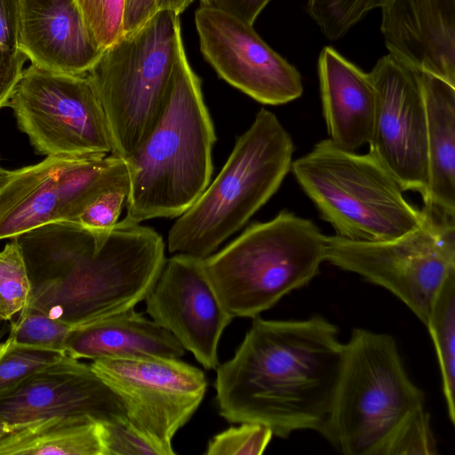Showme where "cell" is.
I'll use <instances>...</instances> for the list:
<instances>
[{"mask_svg":"<svg viewBox=\"0 0 455 455\" xmlns=\"http://www.w3.org/2000/svg\"><path fill=\"white\" fill-rule=\"evenodd\" d=\"M380 8L388 54L455 86V0H384Z\"/></svg>","mask_w":455,"mask_h":455,"instance_id":"e0dca14e","label":"cell"},{"mask_svg":"<svg viewBox=\"0 0 455 455\" xmlns=\"http://www.w3.org/2000/svg\"><path fill=\"white\" fill-rule=\"evenodd\" d=\"M104 455L100 422L90 417L55 416L0 435V455Z\"/></svg>","mask_w":455,"mask_h":455,"instance_id":"7402d4cb","label":"cell"},{"mask_svg":"<svg viewBox=\"0 0 455 455\" xmlns=\"http://www.w3.org/2000/svg\"><path fill=\"white\" fill-rule=\"evenodd\" d=\"M201 6L219 10L253 25L272 0H199Z\"/></svg>","mask_w":455,"mask_h":455,"instance_id":"836d02e7","label":"cell"},{"mask_svg":"<svg viewBox=\"0 0 455 455\" xmlns=\"http://www.w3.org/2000/svg\"><path fill=\"white\" fill-rule=\"evenodd\" d=\"M291 171L320 217L346 239L392 240L424 220L425 211L405 199L398 181L370 153L325 139L292 161Z\"/></svg>","mask_w":455,"mask_h":455,"instance_id":"52a82bcc","label":"cell"},{"mask_svg":"<svg viewBox=\"0 0 455 455\" xmlns=\"http://www.w3.org/2000/svg\"><path fill=\"white\" fill-rule=\"evenodd\" d=\"M30 282L21 251L12 239L0 251V317L12 321L28 304Z\"/></svg>","mask_w":455,"mask_h":455,"instance_id":"d4e9b609","label":"cell"},{"mask_svg":"<svg viewBox=\"0 0 455 455\" xmlns=\"http://www.w3.org/2000/svg\"><path fill=\"white\" fill-rule=\"evenodd\" d=\"M20 0H0V45L18 48Z\"/></svg>","mask_w":455,"mask_h":455,"instance_id":"e575fe53","label":"cell"},{"mask_svg":"<svg viewBox=\"0 0 455 455\" xmlns=\"http://www.w3.org/2000/svg\"><path fill=\"white\" fill-rule=\"evenodd\" d=\"M193 0H157L159 10H167L177 15L182 13Z\"/></svg>","mask_w":455,"mask_h":455,"instance_id":"8d00e7d4","label":"cell"},{"mask_svg":"<svg viewBox=\"0 0 455 455\" xmlns=\"http://www.w3.org/2000/svg\"><path fill=\"white\" fill-rule=\"evenodd\" d=\"M66 355L60 350L17 345L6 339L0 345V394L60 362Z\"/></svg>","mask_w":455,"mask_h":455,"instance_id":"cb8c5ba5","label":"cell"},{"mask_svg":"<svg viewBox=\"0 0 455 455\" xmlns=\"http://www.w3.org/2000/svg\"><path fill=\"white\" fill-rule=\"evenodd\" d=\"M323 261L325 235L310 220L283 210L204 258V267L225 310L253 319L307 285Z\"/></svg>","mask_w":455,"mask_h":455,"instance_id":"5b68a950","label":"cell"},{"mask_svg":"<svg viewBox=\"0 0 455 455\" xmlns=\"http://www.w3.org/2000/svg\"><path fill=\"white\" fill-rule=\"evenodd\" d=\"M104 455H163L148 438L136 430L128 419L100 423Z\"/></svg>","mask_w":455,"mask_h":455,"instance_id":"1f68e13d","label":"cell"},{"mask_svg":"<svg viewBox=\"0 0 455 455\" xmlns=\"http://www.w3.org/2000/svg\"><path fill=\"white\" fill-rule=\"evenodd\" d=\"M425 404L395 339L355 328L344 343L342 366L321 434L346 455H379L402 422Z\"/></svg>","mask_w":455,"mask_h":455,"instance_id":"8992f818","label":"cell"},{"mask_svg":"<svg viewBox=\"0 0 455 455\" xmlns=\"http://www.w3.org/2000/svg\"><path fill=\"white\" fill-rule=\"evenodd\" d=\"M215 435L208 442L207 455H259L269 444L273 433L260 423L242 422Z\"/></svg>","mask_w":455,"mask_h":455,"instance_id":"4dcf8cb0","label":"cell"},{"mask_svg":"<svg viewBox=\"0 0 455 455\" xmlns=\"http://www.w3.org/2000/svg\"><path fill=\"white\" fill-rule=\"evenodd\" d=\"M12 171H8L0 166V188L6 183L10 178Z\"/></svg>","mask_w":455,"mask_h":455,"instance_id":"f35d334b","label":"cell"},{"mask_svg":"<svg viewBox=\"0 0 455 455\" xmlns=\"http://www.w3.org/2000/svg\"><path fill=\"white\" fill-rule=\"evenodd\" d=\"M317 68L330 140L352 151L368 144L376 109V92L371 74L331 46L322 49Z\"/></svg>","mask_w":455,"mask_h":455,"instance_id":"d6986e66","label":"cell"},{"mask_svg":"<svg viewBox=\"0 0 455 455\" xmlns=\"http://www.w3.org/2000/svg\"><path fill=\"white\" fill-rule=\"evenodd\" d=\"M436 455L430 416L420 408L409 415L389 437L379 455Z\"/></svg>","mask_w":455,"mask_h":455,"instance_id":"f546056e","label":"cell"},{"mask_svg":"<svg viewBox=\"0 0 455 455\" xmlns=\"http://www.w3.org/2000/svg\"><path fill=\"white\" fill-rule=\"evenodd\" d=\"M55 416L90 417L100 423L127 419L119 397L91 365L68 355L0 394V435Z\"/></svg>","mask_w":455,"mask_h":455,"instance_id":"2e32d148","label":"cell"},{"mask_svg":"<svg viewBox=\"0 0 455 455\" xmlns=\"http://www.w3.org/2000/svg\"><path fill=\"white\" fill-rule=\"evenodd\" d=\"M427 113L428 167L424 207L455 217V86L419 72Z\"/></svg>","mask_w":455,"mask_h":455,"instance_id":"44dd1931","label":"cell"},{"mask_svg":"<svg viewBox=\"0 0 455 455\" xmlns=\"http://www.w3.org/2000/svg\"><path fill=\"white\" fill-rule=\"evenodd\" d=\"M384 0H307V11L323 34L334 40L343 36L368 12Z\"/></svg>","mask_w":455,"mask_h":455,"instance_id":"4316f807","label":"cell"},{"mask_svg":"<svg viewBox=\"0 0 455 455\" xmlns=\"http://www.w3.org/2000/svg\"><path fill=\"white\" fill-rule=\"evenodd\" d=\"M423 210L418 228L392 240L325 235V261L385 288L426 325L439 290L455 274V220Z\"/></svg>","mask_w":455,"mask_h":455,"instance_id":"9c48e42d","label":"cell"},{"mask_svg":"<svg viewBox=\"0 0 455 455\" xmlns=\"http://www.w3.org/2000/svg\"><path fill=\"white\" fill-rule=\"evenodd\" d=\"M426 326L436 351L448 417L455 424V274L439 290Z\"/></svg>","mask_w":455,"mask_h":455,"instance_id":"603a6c76","label":"cell"},{"mask_svg":"<svg viewBox=\"0 0 455 455\" xmlns=\"http://www.w3.org/2000/svg\"><path fill=\"white\" fill-rule=\"evenodd\" d=\"M343 355L337 326L321 315L257 316L233 357L216 368L219 414L230 423L263 424L280 438L298 430L321 434Z\"/></svg>","mask_w":455,"mask_h":455,"instance_id":"6da1fadb","label":"cell"},{"mask_svg":"<svg viewBox=\"0 0 455 455\" xmlns=\"http://www.w3.org/2000/svg\"><path fill=\"white\" fill-rule=\"evenodd\" d=\"M7 337L13 343L36 348L64 351L71 327L47 315L28 307L23 308L15 321H11Z\"/></svg>","mask_w":455,"mask_h":455,"instance_id":"484cf974","label":"cell"},{"mask_svg":"<svg viewBox=\"0 0 455 455\" xmlns=\"http://www.w3.org/2000/svg\"><path fill=\"white\" fill-rule=\"evenodd\" d=\"M128 178L126 161L113 154L49 156L12 171L0 188V240L69 221L92 196Z\"/></svg>","mask_w":455,"mask_h":455,"instance_id":"8fae6325","label":"cell"},{"mask_svg":"<svg viewBox=\"0 0 455 455\" xmlns=\"http://www.w3.org/2000/svg\"><path fill=\"white\" fill-rule=\"evenodd\" d=\"M11 327V321H7L0 317V345L2 344L4 338L7 334L9 335Z\"/></svg>","mask_w":455,"mask_h":455,"instance_id":"74e56055","label":"cell"},{"mask_svg":"<svg viewBox=\"0 0 455 455\" xmlns=\"http://www.w3.org/2000/svg\"><path fill=\"white\" fill-rule=\"evenodd\" d=\"M130 178L116 183L92 196L68 222L91 230H108L114 228L126 204Z\"/></svg>","mask_w":455,"mask_h":455,"instance_id":"f1b7e54d","label":"cell"},{"mask_svg":"<svg viewBox=\"0 0 455 455\" xmlns=\"http://www.w3.org/2000/svg\"><path fill=\"white\" fill-rule=\"evenodd\" d=\"M157 11V0H127L124 14V34L139 28Z\"/></svg>","mask_w":455,"mask_h":455,"instance_id":"d590c367","label":"cell"},{"mask_svg":"<svg viewBox=\"0 0 455 455\" xmlns=\"http://www.w3.org/2000/svg\"><path fill=\"white\" fill-rule=\"evenodd\" d=\"M18 49L32 65L66 75H85L102 51L76 0H20Z\"/></svg>","mask_w":455,"mask_h":455,"instance_id":"ac0fdd59","label":"cell"},{"mask_svg":"<svg viewBox=\"0 0 455 455\" xmlns=\"http://www.w3.org/2000/svg\"><path fill=\"white\" fill-rule=\"evenodd\" d=\"M195 23L201 52L220 77L255 100L283 105L303 93L298 69L250 25L224 12L200 6Z\"/></svg>","mask_w":455,"mask_h":455,"instance_id":"5bb4252c","label":"cell"},{"mask_svg":"<svg viewBox=\"0 0 455 455\" xmlns=\"http://www.w3.org/2000/svg\"><path fill=\"white\" fill-rule=\"evenodd\" d=\"M75 359L164 356L180 358L185 349L175 337L134 307L71 328L65 341Z\"/></svg>","mask_w":455,"mask_h":455,"instance_id":"ffe728a7","label":"cell"},{"mask_svg":"<svg viewBox=\"0 0 455 455\" xmlns=\"http://www.w3.org/2000/svg\"><path fill=\"white\" fill-rule=\"evenodd\" d=\"M27 57L17 48L0 45V108L8 105Z\"/></svg>","mask_w":455,"mask_h":455,"instance_id":"d6a6232c","label":"cell"},{"mask_svg":"<svg viewBox=\"0 0 455 455\" xmlns=\"http://www.w3.org/2000/svg\"><path fill=\"white\" fill-rule=\"evenodd\" d=\"M7 106L40 155L113 154L106 116L87 74H60L31 64Z\"/></svg>","mask_w":455,"mask_h":455,"instance_id":"30bf717a","label":"cell"},{"mask_svg":"<svg viewBox=\"0 0 455 455\" xmlns=\"http://www.w3.org/2000/svg\"><path fill=\"white\" fill-rule=\"evenodd\" d=\"M148 315L171 332L205 370H216L221 335L234 319L219 300L204 259L174 254L145 298Z\"/></svg>","mask_w":455,"mask_h":455,"instance_id":"9a60e30c","label":"cell"},{"mask_svg":"<svg viewBox=\"0 0 455 455\" xmlns=\"http://www.w3.org/2000/svg\"><path fill=\"white\" fill-rule=\"evenodd\" d=\"M376 109L369 153L402 188L427 197V113L419 72L390 54L370 72Z\"/></svg>","mask_w":455,"mask_h":455,"instance_id":"4fadbf2b","label":"cell"},{"mask_svg":"<svg viewBox=\"0 0 455 455\" xmlns=\"http://www.w3.org/2000/svg\"><path fill=\"white\" fill-rule=\"evenodd\" d=\"M180 15L157 11L102 51L87 73L103 108L113 155L128 158L164 108L181 36Z\"/></svg>","mask_w":455,"mask_h":455,"instance_id":"ba28073f","label":"cell"},{"mask_svg":"<svg viewBox=\"0 0 455 455\" xmlns=\"http://www.w3.org/2000/svg\"><path fill=\"white\" fill-rule=\"evenodd\" d=\"M293 152L276 116L261 108L216 179L171 228L169 252L201 259L212 254L278 190Z\"/></svg>","mask_w":455,"mask_h":455,"instance_id":"277c9868","label":"cell"},{"mask_svg":"<svg viewBox=\"0 0 455 455\" xmlns=\"http://www.w3.org/2000/svg\"><path fill=\"white\" fill-rule=\"evenodd\" d=\"M127 0H76L97 46L105 50L124 35Z\"/></svg>","mask_w":455,"mask_h":455,"instance_id":"83f0119b","label":"cell"},{"mask_svg":"<svg viewBox=\"0 0 455 455\" xmlns=\"http://www.w3.org/2000/svg\"><path fill=\"white\" fill-rule=\"evenodd\" d=\"M13 240L30 282L25 307L71 328L135 307L156 283L166 259L157 232L122 221L108 230L55 222Z\"/></svg>","mask_w":455,"mask_h":455,"instance_id":"7a4b0ae2","label":"cell"},{"mask_svg":"<svg viewBox=\"0 0 455 455\" xmlns=\"http://www.w3.org/2000/svg\"><path fill=\"white\" fill-rule=\"evenodd\" d=\"M216 140L201 80L188 60L182 36L164 108L126 159L130 190L124 223L183 214L210 184Z\"/></svg>","mask_w":455,"mask_h":455,"instance_id":"3957f363","label":"cell"},{"mask_svg":"<svg viewBox=\"0 0 455 455\" xmlns=\"http://www.w3.org/2000/svg\"><path fill=\"white\" fill-rule=\"evenodd\" d=\"M119 397L128 422L163 455H173L172 439L196 411L207 389L204 372L164 356L100 358L90 363Z\"/></svg>","mask_w":455,"mask_h":455,"instance_id":"7c38bea8","label":"cell"}]
</instances>
